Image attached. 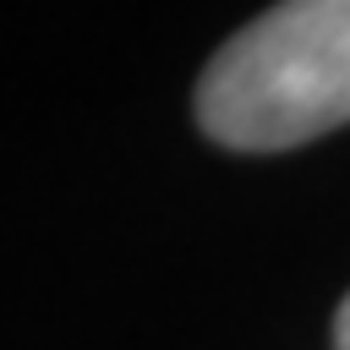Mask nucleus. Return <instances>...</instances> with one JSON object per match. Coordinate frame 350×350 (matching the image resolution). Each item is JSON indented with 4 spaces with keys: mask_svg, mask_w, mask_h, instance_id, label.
Returning a JSON list of instances; mask_svg holds the SVG:
<instances>
[{
    "mask_svg": "<svg viewBox=\"0 0 350 350\" xmlns=\"http://www.w3.org/2000/svg\"><path fill=\"white\" fill-rule=\"evenodd\" d=\"M334 350H350V295H345V306L334 312Z\"/></svg>",
    "mask_w": 350,
    "mask_h": 350,
    "instance_id": "nucleus-2",
    "label": "nucleus"
},
{
    "mask_svg": "<svg viewBox=\"0 0 350 350\" xmlns=\"http://www.w3.org/2000/svg\"><path fill=\"white\" fill-rule=\"evenodd\" d=\"M350 120V0H290L246 22L197 82V126L235 153L312 142Z\"/></svg>",
    "mask_w": 350,
    "mask_h": 350,
    "instance_id": "nucleus-1",
    "label": "nucleus"
}]
</instances>
